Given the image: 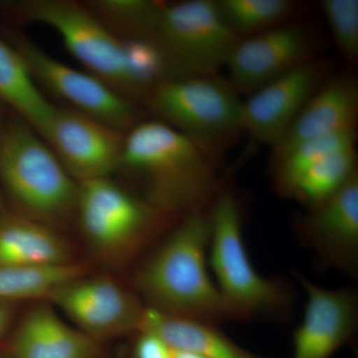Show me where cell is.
<instances>
[{
    "label": "cell",
    "mask_w": 358,
    "mask_h": 358,
    "mask_svg": "<svg viewBox=\"0 0 358 358\" xmlns=\"http://www.w3.org/2000/svg\"><path fill=\"white\" fill-rule=\"evenodd\" d=\"M208 207L179 219L134 270L131 286L145 307L218 324L237 320L209 272Z\"/></svg>",
    "instance_id": "cell-1"
},
{
    "label": "cell",
    "mask_w": 358,
    "mask_h": 358,
    "mask_svg": "<svg viewBox=\"0 0 358 358\" xmlns=\"http://www.w3.org/2000/svg\"><path fill=\"white\" fill-rule=\"evenodd\" d=\"M115 173L131 192L176 219L208 207L219 190L215 162L154 119H143L126 134Z\"/></svg>",
    "instance_id": "cell-2"
},
{
    "label": "cell",
    "mask_w": 358,
    "mask_h": 358,
    "mask_svg": "<svg viewBox=\"0 0 358 358\" xmlns=\"http://www.w3.org/2000/svg\"><path fill=\"white\" fill-rule=\"evenodd\" d=\"M0 185L14 210L63 233L74 227L79 183L35 129L13 113L0 129Z\"/></svg>",
    "instance_id": "cell-3"
},
{
    "label": "cell",
    "mask_w": 358,
    "mask_h": 358,
    "mask_svg": "<svg viewBox=\"0 0 358 358\" xmlns=\"http://www.w3.org/2000/svg\"><path fill=\"white\" fill-rule=\"evenodd\" d=\"M178 220L113 178L79 183L74 227L91 255L107 267H127Z\"/></svg>",
    "instance_id": "cell-4"
},
{
    "label": "cell",
    "mask_w": 358,
    "mask_h": 358,
    "mask_svg": "<svg viewBox=\"0 0 358 358\" xmlns=\"http://www.w3.org/2000/svg\"><path fill=\"white\" fill-rule=\"evenodd\" d=\"M211 234L208 264L213 279L238 320L253 315L285 320L293 296L280 280L261 275L245 246L241 207L231 190H218L208 206Z\"/></svg>",
    "instance_id": "cell-5"
},
{
    "label": "cell",
    "mask_w": 358,
    "mask_h": 358,
    "mask_svg": "<svg viewBox=\"0 0 358 358\" xmlns=\"http://www.w3.org/2000/svg\"><path fill=\"white\" fill-rule=\"evenodd\" d=\"M241 95L220 75L164 80L143 106L150 119L171 127L215 164L243 134Z\"/></svg>",
    "instance_id": "cell-6"
},
{
    "label": "cell",
    "mask_w": 358,
    "mask_h": 358,
    "mask_svg": "<svg viewBox=\"0 0 358 358\" xmlns=\"http://www.w3.org/2000/svg\"><path fill=\"white\" fill-rule=\"evenodd\" d=\"M240 39L215 0H185L166 3L152 41L162 54L166 80H176L219 74Z\"/></svg>",
    "instance_id": "cell-7"
},
{
    "label": "cell",
    "mask_w": 358,
    "mask_h": 358,
    "mask_svg": "<svg viewBox=\"0 0 358 358\" xmlns=\"http://www.w3.org/2000/svg\"><path fill=\"white\" fill-rule=\"evenodd\" d=\"M6 6L18 20L40 23L55 30L86 72L140 105L127 67L124 42L96 20L84 3L72 0H24Z\"/></svg>",
    "instance_id": "cell-8"
},
{
    "label": "cell",
    "mask_w": 358,
    "mask_h": 358,
    "mask_svg": "<svg viewBox=\"0 0 358 358\" xmlns=\"http://www.w3.org/2000/svg\"><path fill=\"white\" fill-rule=\"evenodd\" d=\"M9 36L11 45L25 61L35 83L42 92L45 90L64 103L62 106L124 134L143 121L140 105L117 93L102 80L52 57L22 33L13 32Z\"/></svg>",
    "instance_id": "cell-9"
},
{
    "label": "cell",
    "mask_w": 358,
    "mask_h": 358,
    "mask_svg": "<svg viewBox=\"0 0 358 358\" xmlns=\"http://www.w3.org/2000/svg\"><path fill=\"white\" fill-rule=\"evenodd\" d=\"M47 301L103 345L138 331L145 310L133 287L91 272L59 285Z\"/></svg>",
    "instance_id": "cell-10"
},
{
    "label": "cell",
    "mask_w": 358,
    "mask_h": 358,
    "mask_svg": "<svg viewBox=\"0 0 358 358\" xmlns=\"http://www.w3.org/2000/svg\"><path fill=\"white\" fill-rule=\"evenodd\" d=\"M40 136L78 183L113 178L126 134L62 105H55Z\"/></svg>",
    "instance_id": "cell-11"
},
{
    "label": "cell",
    "mask_w": 358,
    "mask_h": 358,
    "mask_svg": "<svg viewBox=\"0 0 358 358\" xmlns=\"http://www.w3.org/2000/svg\"><path fill=\"white\" fill-rule=\"evenodd\" d=\"M317 46L312 29L296 20L245 37L228 59L227 79L240 95L248 96L315 59Z\"/></svg>",
    "instance_id": "cell-12"
},
{
    "label": "cell",
    "mask_w": 358,
    "mask_h": 358,
    "mask_svg": "<svg viewBox=\"0 0 358 358\" xmlns=\"http://www.w3.org/2000/svg\"><path fill=\"white\" fill-rule=\"evenodd\" d=\"M327 70L322 61L313 59L257 90L243 101V133L262 145L275 147L326 82Z\"/></svg>",
    "instance_id": "cell-13"
},
{
    "label": "cell",
    "mask_w": 358,
    "mask_h": 358,
    "mask_svg": "<svg viewBox=\"0 0 358 358\" xmlns=\"http://www.w3.org/2000/svg\"><path fill=\"white\" fill-rule=\"evenodd\" d=\"M301 243L345 274L358 271V174L333 197L294 219Z\"/></svg>",
    "instance_id": "cell-14"
},
{
    "label": "cell",
    "mask_w": 358,
    "mask_h": 358,
    "mask_svg": "<svg viewBox=\"0 0 358 358\" xmlns=\"http://www.w3.org/2000/svg\"><path fill=\"white\" fill-rule=\"evenodd\" d=\"M296 275L308 300L303 322L293 333V358H331L357 333V294L350 288H322Z\"/></svg>",
    "instance_id": "cell-15"
},
{
    "label": "cell",
    "mask_w": 358,
    "mask_h": 358,
    "mask_svg": "<svg viewBox=\"0 0 358 358\" xmlns=\"http://www.w3.org/2000/svg\"><path fill=\"white\" fill-rule=\"evenodd\" d=\"M10 358H107L105 345L66 324L48 301H32L9 336Z\"/></svg>",
    "instance_id": "cell-16"
},
{
    "label": "cell",
    "mask_w": 358,
    "mask_h": 358,
    "mask_svg": "<svg viewBox=\"0 0 358 358\" xmlns=\"http://www.w3.org/2000/svg\"><path fill=\"white\" fill-rule=\"evenodd\" d=\"M357 115L358 82L355 75L327 78L306 103L284 138L272 148L271 164L305 141L341 129L357 128Z\"/></svg>",
    "instance_id": "cell-17"
},
{
    "label": "cell",
    "mask_w": 358,
    "mask_h": 358,
    "mask_svg": "<svg viewBox=\"0 0 358 358\" xmlns=\"http://www.w3.org/2000/svg\"><path fill=\"white\" fill-rule=\"evenodd\" d=\"M77 262L65 233L14 209L0 213V267H55Z\"/></svg>",
    "instance_id": "cell-18"
},
{
    "label": "cell",
    "mask_w": 358,
    "mask_h": 358,
    "mask_svg": "<svg viewBox=\"0 0 358 358\" xmlns=\"http://www.w3.org/2000/svg\"><path fill=\"white\" fill-rule=\"evenodd\" d=\"M140 329L157 334L173 350H189L205 358H264L238 345L218 324L173 317L147 307Z\"/></svg>",
    "instance_id": "cell-19"
},
{
    "label": "cell",
    "mask_w": 358,
    "mask_h": 358,
    "mask_svg": "<svg viewBox=\"0 0 358 358\" xmlns=\"http://www.w3.org/2000/svg\"><path fill=\"white\" fill-rule=\"evenodd\" d=\"M0 103L41 134L53 113L50 102L35 83L22 56L0 38Z\"/></svg>",
    "instance_id": "cell-20"
},
{
    "label": "cell",
    "mask_w": 358,
    "mask_h": 358,
    "mask_svg": "<svg viewBox=\"0 0 358 358\" xmlns=\"http://www.w3.org/2000/svg\"><path fill=\"white\" fill-rule=\"evenodd\" d=\"M83 3L122 41L152 40L166 6V2L155 0H91Z\"/></svg>",
    "instance_id": "cell-21"
},
{
    "label": "cell",
    "mask_w": 358,
    "mask_h": 358,
    "mask_svg": "<svg viewBox=\"0 0 358 358\" xmlns=\"http://www.w3.org/2000/svg\"><path fill=\"white\" fill-rule=\"evenodd\" d=\"M357 174V147L341 148L310 166L294 186L289 199L310 210L333 197Z\"/></svg>",
    "instance_id": "cell-22"
},
{
    "label": "cell",
    "mask_w": 358,
    "mask_h": 358,
    "mask_svg": "<svg viewBox=\"0 0 358 358\" xmlns=\"http://www.w3.org/2000/svg\"><path fill=\"white\" fill-rule=\"evenodd\" d=\"M355 143L357 128H350L296 145L288 154L270 164L275 193L289 199L294 186L310 166L327 155L341 148L355 145Z\"/></svg>",
    "instance_id": "cell-23"
},
{
    "label": "cell",
    "mask_w": 358,
    "mask_h": 358,
    "mask_svg": "<svg viewBox=\"0 0 358 358\" xmlns=\"http://www.w3.org/2000/svg\"><path fill=\"white\" fill-rule=\"evenodd\" d=\"M90 272L81 261L55 267H0V301H47L59 285Z\"/></svg>",
    "instance_id": "cell-24"
},
{
    "label": "cell",
    "mask_w": 358,
    "mask_h": 358,
    "mask_svg": "<svg viewBox=\"0 0 358 358\" xmlns=\"http://www.w3.org/2000/svg\"><path fill=\"white\" fill-rule=\"evenodd\" d=\"M223 20L240 38L284 24L301 10L293 0H215Z\"/></svg>",
    "instance_id": "cell-25"
},
{
    "label": "cell",
    "mask_w": 358,
    "mask_h": 358,
    "mask_svg": "<svg viewBox=\"0 0 358 358\" xmlns=\"http://www.w3.org/2000/svg\"><path fill=\"white\" fill-rule=\"evenodd\" d=\"M124 42V56L129 78L138 103L143 105L148 93L166 80L162 54L152 40H129Z\"/></svg>",
    "instance_id": "cell-26"
},
{
    "label": "cell",
    "mask_w": 358,
    "mask_h": 358,
    "mask_svg": "<svg viewBox=\"0 0 358 358\" xmlns=\"http://www.w3.org/2000/svg\"><path fill=\"white\" fill-rule=\"evenodd\" d=\"M324 14L334 43L343 57L352 64L358 60L357 0H320Z\"/></svg>",
    "instance_id": "cell-27"
},
{
    "label": "cell",
    "mask_w": 358,
    "mask_h": 358,
    "mask_svg": "<svg viewBox=\"0 0 358 358\" xmlns=\"http://www.w3.org/2000/svg\"><path fill=\"white\" fill-rule=\"evenodd\" d=\"M129 338L119 358H173V348L152 331L138 329Z\"/></svg>",
    "instance_id": "cell-28"
},
{
    "label": "cell",
    "mask_w": 358,
    "mask_h": 358,
    "mask_svg": "<svg viewBox=\"0 0 358 358\" xmlns=\"http://www.w3.org/2000/svg\"><path fill=\"white\" fill-rule=\"evenodd\" d=\"M17 303L0 301V339L6 336L15 317Z\"/></svg>",
    "instance_id": "cell-29"
},
{
    "label": "cell",
    "mask_w": 358,
    "mask_h": 358,
    "mask_svg": "<svg viewBox=\"0 0 358 358\" xmlns=\"http://www.w3.org/2000/svg\"><path fill=\"white\" fill-rule=\"evenodd\" d=\"M173 358H205L199 353L189 352V350H173Z\"/></svg>",
    "instance_id": "cell-30"
},
{
    "label": "cell",
    "mask_w": 358,
    "mask_h": 358,
    "mask_svg": "<svg viewBox=\"0 0 358 358\" xmlns=\"http://www.w3.org/2000/svg\"><path fill=\"white\" fill-rule=\"evenodd\" d=\"M7 117L6 115V107L0 103V129L3 127L4 122H6Z\"/></svg>",
    "instance_id": "cell-31"
},
{
    "label": "cell",
    "mask_w": 358,
    "mask_h": 358,
    "mask_svg": "<svg viewBox=\"0 0 358 358\" xmlns=\"http://www.w3.org/2000/svg\"><path fill=\"white\" fill-rule=\"evenodd\" d=\"M6 205H4L3 196H2L1 189H0V213L6 209Z\"/></svg>",
    "instance_id": "cell-32"
},
{
    "label": "cell",
    "mask_w": 358,
    "mask_h": 358,
    "mask_svg": "<svg viewBox=\"0 0 358 358\" xmlns=\"http://www.w3.org/2000/svg\"><path fill=\"white\" fill-rule=\"evenodd\" d=\"M0 358H10L8 357V355H7L6 350H4V348L0 350Z\"/></svg>",
    "instance_id": "cell-33"
}]
</instances>
